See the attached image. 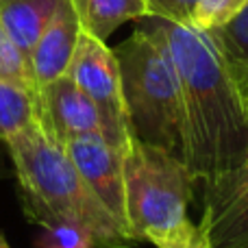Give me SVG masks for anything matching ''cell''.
<instances>
[{"instance_id": "2", "label": "cell", "mask_w": 248, "mask_h": 248, "mask_svg": "<svg viewBox=\"0 0 248 248\" xmlns=\"http://www.w3.org/2000/svg\"><path fill=\"white\" fill-rule=\"evenodd\" d=\"M16 168L26 218L37 227L70 222L94 240V248H131L137 240L109 214L74 168L61 141L44 131L39 120L4 144Z\"/></svg>"}, {"instance_id": "3", "label": "cell", "mask_w": 248, "mask_h": 248, "mask_svg": "<svg viewBox=\"0 0 248 248\" xmlns=\"http://www.w3.org/2000/svg\"><path fill=\"white\" fill-rule=\"evenodd\" d=\"M113 55L131 133L187 163L183 94L166 46L153 33L135 26L131 37L113 48Z\"/></svg>"}, {"instance_id": "12", "label": "cell", "mask_w": 248, "mask_h": 248, "mask_svg": "<svg viewBox=\"0 0 248 248\" xmlns=\"http://www.w3.org/2000/svg\"><path fill=\"white\" fill-rule=\"evenodd\" d=\"M207 35L248 96V2L227 22L209 29Z\"/></svg>"}, {"instance_id": "19", "label": "cell", "mask_w": 248, "mask_h": 248, "mask_svg": "<svg viewBox=\"0 0 248 248\" xmlns=\"http://www.w3.org/2000/svg\"><path fill=\"white\" fill-rule=\"evenodd\" d=\"M0 248H11V246L7 244V240H4V235H2V233H0Z\"/></svg>"}, {"instance_id": "9", "label": "cell", "mask_w": 248, "mask_h": 248, "mask_svg": "<svg viewBox=\"0 0 248 248\" xmlns=\"http://www.w3.org/2000/svg\"><path fill=\"white\" fill-rule=\"evenodd\" d=\"M81 33V22H78L70 0H61L55 16L42 31L33 52H31V70H33L37 87L48 85L68 72Z\"/></svg>"}, {"instance_id": "5", "label": "cell", "mask_w": 248, "mask_h": 248, "mask_svg": "<svg viewBox=\"0 0 248 248\" xmlns=\"http://www.w3.org/2000/svg\"><path fill=\"white\" fill-rule=\"evenodd\" d=\"M68 74L96 105L100 116V133L111 146L124 150L133 133L128 126L126 107L122 96V81L118 59L107 42L92 37L83 31Z\"/></svg>"}, {"instance_id": "16", "label": "cell", "mask_w": 248, "mask_h": 248, "mask_svg": "<svg viewBox=\"0 0 248 248\" xmlns=\"http://www.w3.org/2000/svg\"><path fill=\"white\" fill-rule=\"evenodd\" d=\"M248 0H201L194 13V26L209 31L233 17Z\"/></svg>"}, {"instance_id": "13", "label": "cell", "mask_w": 248, "mask_h": 248, "mask_svg": "<svg viewBox=\"0 0 248 248\" xmlns=\"http://www.w3.org/2000/svg\"><path fill=\"white\" fill-rule=\"evenodd\" d=\"M39 120L37 94L9 81H0V141L7 144Z\"/></svg>"}, {"instance_id": "17", "label": "cell", "mask_w": 248, "mask_h": 248, "mask_svg": "<svg viewBox=\"0 0 248 248\" xmlns=\"http://www.w3.org/2000/svg\"><path fill=\"white\" fill-rule=\"evenodd\" d=\"M150 16L174 24H194V13L201 0H144Z\"/></svg>"}, {"instance_id": "10", "label": "cell", "mask_w": 248, "mask_h": 248, "mask_svg": "<svg viewBox=\"0 0 248 248\" xmlns=\"http://www.w3.org/2000/svg\"><path fill=\"white\" fill-rule=\"evenodd\" d=\"M61 0H0V22L29 57Z\"/></svg>"}, {"instance_id": "7", "label": "cell", "mask_w": 248, "mask_h": 248, "mask_svg": "<svg viewBox=\"0 0 248 248\" xmlns=\"http://www.w3.org/2000/svg\"><path fill=\"white\" fill-rule=\"evenodd\" d=\"M63 146L81 179L87 183V187L107 207L109 214L128 231L122 150L109 144L103 137V133L74 137Z\"/></svg>"}, {"instance_id": "6", "label": "cell", "mask_w": 248, "mask_h": 248, "mask_svg": "<svg viewBox=\"0 0 248 248\" xmlns=\"http://www.w3.org/2000/svg\"><path fill=\"white\" fill-rule=\"evenodd\" d=\"M202 185L198 229L209 248H248V159Z\"/></svg>"}, {"instance_id": "8", "label": "cell", "mask_w": 248, "mask_h": 248, "mask_svg": "<svg viewBox=\"0 0 248 248\" xmlns=\"http://www.w3.org/2000/svg\"><path fill=\"white\" fill-rule=\"evenodd\" d=\"M37 109L44 131L61 144H68L74 137L100 133L98 109L68 74L39 87Z\"/></svg>"}, {"instance_id": "14", "label": "cell", "mask_w": 248, "mask_h": 248, "mask_svg": "<svg viewBox=\"0 0 248 248\" xmlns=\"http://www.w3.org/2000/svg\"><path fill=\"white\" fill-rule=\"evenodd\" d=\"M0 81L16 83V85L24 87V90L39 94L29 57L17 48V44L7 33L2 22H0Z\"/></svg>"}, {"instance_id": "1", "label": "cell", "mask_w": 248, "mask_h": 248, "mask_svg": "<svg viewBox=\"0 0 248 248\" xmlns=\"http://www.w3.org/2000/svg\"><path fill=\"white\" fill-rule=\"evenodd\" d=\"M166 46L179 74L187 168L201 183L248 159V96L207 31L155 16L137 20Z\"/></svg>"}, {"instance_id": "4", "label": "cell", "mask_w": 248, "mask_h": 248, "mask_svg": "<svg viewBox=\"0 0 248 248\" xmlns=\"http://www.w3.org/2000/svg\"><path fill=\"white\" fill-rule=\"evenodd\" d=\"M128 231L137 242H155L185 229L194 179L183 159L140 141L135 135L122 150Z\"/></svg>"}, {"instance_id": "11", "label": "cell", "mask_w": 248, "mask_h": 248, "mask_svg": "<svg viewBox=\"0 0 248 248\" xmlns=\"http://www.w3.org/2000/svg\"><path fill=\"white\" fill-rule=\"evenodd\" d=\"M81 29L92 37L107 42L124 22H137L150 16L144 0H70Z\"/></svg>"}, {"instance_id": "15", "label": "cell", "mask_w": 248, "mask_h": 248, "mask_svg": "<svg viewBox=\"0 0 248 248\" xmlns=\"http://www.w3.org/2000/svg\"><path fill=\"white\" fill-rule=\"evenodd\" d=\"M42 229L37 237L39 248H94V240L81 227L70 222H52Z\"/></svg>"}, {"instance_id": "18", "label": "cell", "mask_w": 248, "mask_h": 248, "mask_svg": "<svg viewBox=\"0 0 248 248\" xmlns=\"http://www.w3.org/2000/svg\"><path fill=\"white\" fill-rule=\"evenodd\" d=\"M153 246H157V248H209L205 237H202L201 229H198V224H194V222H189L187 227L181 229L174 235L155 242Z\"/></svg>"}]
</instances>
